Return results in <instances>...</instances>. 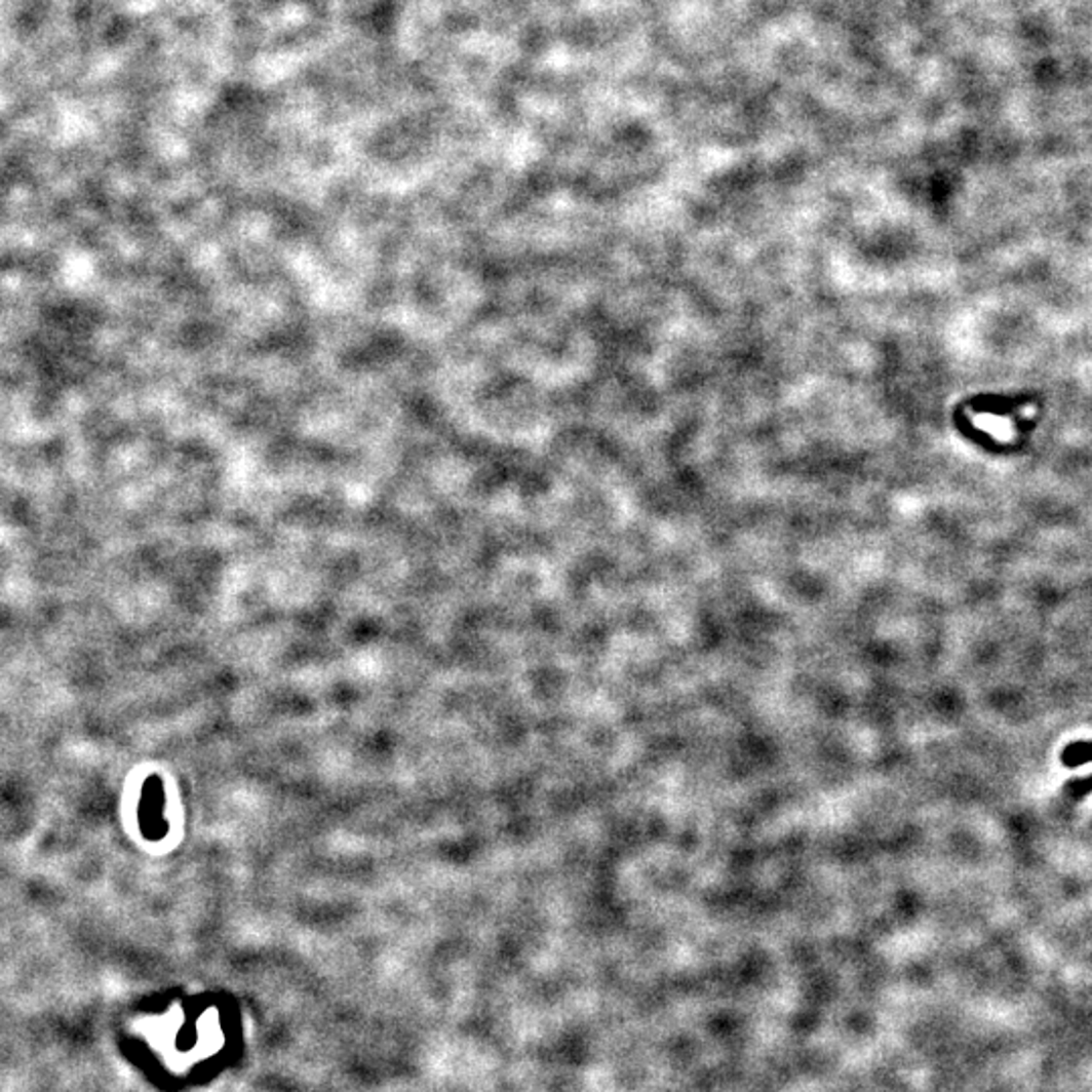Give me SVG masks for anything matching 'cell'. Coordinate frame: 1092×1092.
I'll return each instance as SVG.
<instances>
[{
	"mask_svg": "<svg viewBox=\"0 0 1092 1092\" xmlns=\"http://www.w3.org/2000/svg\"><path fill=\"white\" fill-rule=\"evenodd\" d=\"M1060 761L1068 769H1077L1081 765L1092 763V741H1077L1068 745L1060 754Z\"/></svg>",
	"mask_w": 1092,
	"mask_h": 1092,
	"instance_id": "1",
	"label": "cell"
},
{
	"mask_svg": "<svg viewBox=\"0 0 1092 1092\" xmlns=\"http://www.w3.org/2000/svg\"><path fill=\"white\" fill-rule=\"evenodd\" d=\"M1066 791L1072 795V797H1085L1092 791V775L1087 779H1077V781H1070L1066 785Z\"/></svg>",
	"mask_w": 1092,
	"mask_h": 1092,
	"instance_id": "2",
	"label": "cell"
}]
</instances>
